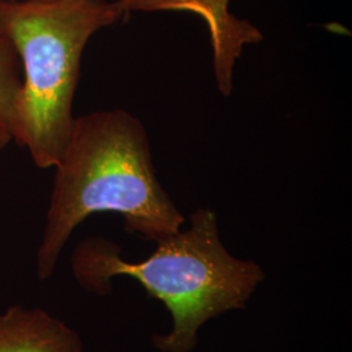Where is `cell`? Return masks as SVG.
Wrapping results in <instances>:
<instances>
[{
    "mask_svg": "<svg viewBox=\"0 0 352 352\" xmlns=\"http://www.w3.org/2000/svg\"><path fill=\"white\" fill-rule=\"evenodd\" d=\"M54 168L37 252L39 280L54 274L71 235L93 214H119L128 232L154 243L174 235L186 223L157 177L145 126L126 110L75 118Z\"/></svg>",
    "mask_w": 352,
    "mask_h": 352,
    "instance_id": "cell-1",
    "label": "cell"
},
{
    "mask_svg": "<svg viewBox=\"0 0 352 352\" xmlns=\"http://www.w3.org/2000/svg\"><path fill=\"white\" fill-rule=\"evenodd\" d=\"M0 352H84L72 327L42 308L12 305L0 315Z\"/></svg>",
    "mask_w": 352,
    "mask_h": 352,
    "instance_id": "cell-5",
    "label": "cell"
},
{
    "mask_svg": "<svg viewBox=\"0 0 352 352\" xmlns=\"http://www.w3.org/2000/svg\"><path fill=\"white\" fill-rule=\"evenodd\" d=\"M230 0H129L124 14L132 12H188L199 16L209 29L215 81L223 96L234 87V68L247 45L263 41L261 32L228 8Z\"/></svg>",
    "mask_w": 352,
    "mask_h": 352,
    "instance_id": "cell-4",
    "label": "cell"
},
{
    "mask_svg": "<svg viewBox=\"0 0 352 352\" xmlns=\"http://www.w3.org/2000/svg\"><path fill=\"white\" fill-rule=\"evenodd\" d=\"M120 253L110 240H82L71 257L72 273L82 289L98 295L111 291L113 278H133L151 298L164 302L173 317V330L153 337L161 352L192 351L206 321L245 308L265 279L260 265L227 251L217 214L208 208L190 215L187 230L157 241L155 251L145 260L131 263Z\"/></svg>",
    "mask_w": 352,
    "mask_h": 352,
    "instance_id": "cell-2",
    "label": "cell"
},
{
    "mask_svg": "<svg viewBox=\"0 0 352 352\" xmlns=\"http://www.w3.org/2000/svg\"><path fill=\"white\" fill-rule=\"evenodd\" d=\"M116 1H118V4H119V8L122 10V12L124 14V7H126V4L129 0H116ZM124 17H126V14H124Z\"/></svg>",
    "mask_w": 352,
    "mask_h": 352,
    "instance_id": "cell-7",
    "label": "cell"
},
{
    "mask_svg": "<svg viewBox=\"0 0 352 352\" xmlns=\"http://www.w3.org/2000/svg\"><path fill=\"white\" fill-rule=\"evenodd\" d=\"M23 68L11 39L0 30V148L17 142Z\"/></svg>",
    "mask_w": 352,
    "mask_h": 352,
    "instance_id": "cell-6",
    "label": "cell"
},
{
    "mask_svg": "<svg viewBox=\"0 0 352 352\" xmlns=\"http://www.w3.org/2000/svg\"><path fill=\"white\" fill-rule=\"evenodd\" d=\"M0 1H1V0H0Z\"/></svg>",
    "mask_w": 352,
    "mask_h": 352,
    "instance_id": "cell-8",
    "label": "cell"
},
{
    "mask_svg": "<svg viewBox=\"0 0 352 352\" xmlns=\"http://www.w3.org/2000/svg\"><path fill=\"white\" fill-rule=\"evenodd\" d=\"M124 19L110 0H1L0 30L23 68L16 145L54 167L74 123L81 59L90 38Z\"/></svg>",
    "mask_w": 352,
    "mask_h": 352,
    "instance_id": "cell-3",
    "label": "cell"
}]
</instances>
